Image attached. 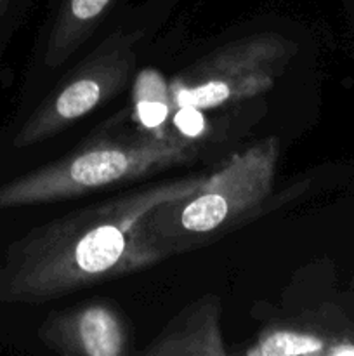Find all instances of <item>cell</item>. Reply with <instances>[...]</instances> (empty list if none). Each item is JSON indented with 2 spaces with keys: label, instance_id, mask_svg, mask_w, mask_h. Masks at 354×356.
Listing matches in <instances>:
<instances>
[{
  "label": "cell",
  "instance_id": "cell-1",
  "mask_svg": "<svg viewBox=\"0 0 354 356\" xmlns=\"http://www.w3.org/2000/svg\"><path fill=\"white\" fill-rule=\"evenodd\" d=\"M201 181L191 177L141 188L33 228L3 256L0 302L44 305L165 259L172 250L156 238L149 218Z\"/></svg>",
  "mask_w": 354,
  "mask_h": 356
},
{
  "label": "cell",
  "instance_id": "cell-2",
  "mask_svg": "<svg viewBox=\"0 0 354 356\" xmlns=\"http://www.w3.org/2000/svg\"><path fill=\"white\" fill-rule=\"evenodd\" d=\"M196 155L194 141L180 136L97 139L2 184L0 209L30 207L82 197L189 163Z\"/></svg>",
  "mask_w": 354,
  "mask_h": 356
},
{
  "label": "cell",
  "instance_id": "cell-3",
  "mask_svg": "<svg viewBox=\"0 0 354 356\" xmlns=\"http://www.w3.org/2000/svg\"><path fill=\"white\" fill-rule=\"evenodd\" d=\"M278 159L280 139L273 136L236 153L191 193L156 207L151 232L170 250L180 240L229 232L269 197Z\"/></svg>",
  "mask_w": 354,
  "mask_h": 356
},
{
  "label": "cell",
  "instance_id": "cell-4",
  "mask_svg": "<svg viewBox=\"0 0 354 356\" xmlns=\"http://www.w3.org/2000/svg\"><path fill=\"white\" fill-rule=\"evenodd\" d=\"M294 54L295 45L278 33H255L229 42L169 83L174 108L214 110L267 92Z\"/></svg>",
  "mask_w": 354,
  "mask_h": 356
},
{
  "label": "cell",
  "instance_id": "cell-5",
  "mask_svg": "<svg viewBox=\"0 0 354 356\" xmlns=\"http://www.w3.org/2000/svg\"><path fill=\"white\" fill-rule=\"evenodd\" d=\"M139 40V31H115L104 38L38 104L14 138V146L28 148L54 138L111 99L130 75Z\"/></svg>",
  "mask_w": 354,
  "mask_h": 356
},
{
  "label": "cell",
  "instance_id": "cell-6",
  "mask_svg": "<svg viewBox=\"0 0 354 356\" xmlns=\"http://www.w3.org/2000/svg\"><path fill=\"white\" fill-rule=\"evenodd\" d=\"M40 337L45 346L62 355L120 356L127 346L124 320L106 302H90L49 316Z\"/></svg>",
  "mask_w": 354,
  "mask_h": 356
},
{
  "label": "cell",
  "instance_id": "cell-7",
  "mask_svg": "<svg viewBox=\"0 0 354 356\" xmlns=\"http://www.w3.org/2000/svg\"><path fill=\"white\" fill-rule=\"evenodd\" d=\"M221 301L205 298L177 315L144 353L153 356H224Z\"/></svg>",
  "mask_w": 354,
  "mask_h": 356
},
{
  "label": "cell",
  "instance_id": "cell-8",
  "mask_svg": "<svg viewBox=\"0 0 354 356\" xmlns=\"http://www.w3.org/2000/svg\"><path fill=\"white\" fill-rule=\"evenodd\" d=\"M118 0H61L45 44L44 63L58 68L68 61L106 19Z\"/></svg>",
  "mask_w": 354,
  "mask_h": 356
},
{
  "label": "cell",
  "instance_id": "cell-9",
  "mask_svg": "<svg viewBox=\"0 0 354 356\" xmlns=\"http://www.w3.org/2000/svg\"><path fill=\"white\" fill-rule=\"evenodd\" d=\"M132 103L135 120L149 136H170L165 132V124L172 115L174 104L169 82L162 73L155 68L141 70L135 76Z\"/></svg>",
  "mask_w": 354,
  "mask_h": 356
},
{
  "label": "cell",
  "instance_id": "cell-10",
  "mask_svg": "<svg viewBox=\"0 0 354 356\" xmlns=\"http://www.w3.org/2000/svg\"><path fill=\"white\" fill-rule=\"evenodd\" d=\"M328 341L319 334L297 327H276L262 332L255 344L246 350L248 356L325 355Z\"/></svg>",
  "mask_w": 354,
  "mask_h": 356
},
{
  "label": "cell",
  "instance_id": "cell-11",
  "mask_svg": "<svg viewBox=\"0 0 354 356\" xmlns=\"http://www.w3.org/2000/svg\"><path fill=\"white\" fill-rule=\"evenodd\" d=\"M170 120L180 138L189 139V141L201 138L208 131L207 117L203 110L196 106H176L170 115Z\"/></svg>",
  "mask_w": 354,
  "mask_h": 356
},
{
  "label": "cell",
  "instance_id": "cell-12",
  "mask_svg": "<svg viewBox=\"0 0 354 356\" xmlns=\"http://www.w3.org/2000/svg\"><path fill=\"white\" fill-rule=\"evenodd\" d=\"M326 356H354V339L333 341L326 348Z\"/></svg>",
  "mask_w": 354,
  "mask_h": 356
},
{
  "label": "cell",
  "instance_id": "cell-13",
  "mask_svg": "<svg viewBox=\"0 0 354 356\" xmlns=\"http://www.w3.org/2000/svg\"><path fill=\"white\" fill-rule=\"evenodd\" d=\"M10 3H12V0H0V19H2L7 14V10L10 9Z\"/></svg>",
  "mask_w": 354,
  "mask_h": 356
}]
</instances>
